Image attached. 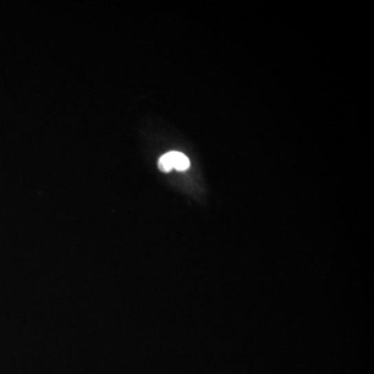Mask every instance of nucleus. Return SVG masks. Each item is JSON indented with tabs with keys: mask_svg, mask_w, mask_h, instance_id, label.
<instances>
[{
	"mask_svg": "<svg viewBox=\"0 0 374 374\" xmlns=\"http://www.w3.org/2000/svg\"><path fill=\"white\" fill-rule=\"evenodd\" d=\"M190 160L184 154L179 153V152L164 154L158 162L160 170L166 173L170 172L173 168H176L177 170H185L190 168Z\"/></svg>",
	"mask_w": 374,
	"mask_h": 374,
	"instance_id": "1",
	"label": "nucleus"
}]
</instances>
